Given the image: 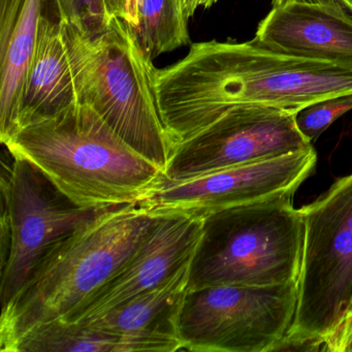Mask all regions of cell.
Segmentation results:
<instances>
[{
  "label": "cell",
  "instance_id": "7",
  "mask_svg": "<svg viewBox=\"0 0 352 352\" xmlns=\"http://www.w3.org/2000/svg\"><path fill=\"white\" fill-rule=\"evenodd\" d=\"M298 281L189 290L181 311L183 350L272 352L294 324Z\"/></svg>",
  "mask_w": 352,
  "mask_h": 352
},
{
  "label": "cell",
  "instance_id": "5",
  "mask_svg": "<svg viewBox=\"0 0 352 352\" xmlns=\"http://www.w3.org/2000/svg\"><path fill=\"white\" fill-rule=\"evenodd\" d=\"M294 193L203 216L189 290L208 286H273L298 281L305 226Z\"/></svg>",
  "mask_w": 352,
  "mask_h": 352
},
{
  "label": "cell",
  "instance_id": "20",
  "mask_svg": "<svg viewBox=\"0 0 352 352\" xmlns=\"http://www.w3.org/2000/svg\"><path fill=\"white\" fill-rule=\"evenodd\" d=\"M323 351L352 352V309L324 338Z\"/></svg>",
  "mask_w": 352,
  "mask_h": 352
},
{
  "label": "cell",
  "instance_id": "2",
  "mask_svg": "<svg viewBox=\"0 0 352 352\" xmlns=\"http://www.w3.org/2000/svg\"><path fill=\"white\" fill-rule=\"evenodd\" d=\"M3 145L80 207L140 203L164 179L160 166L129 147L86 104L20 127Z\"/></svg>",
  "mask_w": 352,
  "mask_h": 352
},
{
  "label": "cell",
  "instance_id": "17",
  "mask_svg": "<svg viewBox=\"0 0 352 352\" xmlns=\"http://www.w3.org/2000/svg\"><path fill=\"white\" fill-rule=\"evenodd\" d=\"M138 20L133 30L152 60L191 43L178 0H138Z\"/></svg>",
  "mask_w": 352,
  "mask_h": 352
},
{
  "label": "cell",
  "instance_id": "9",
  "mask_svg": "<svg viewBox=\"0 0 352 352\" xmlns=\"http://www.w3.org/2000/svg\"><path fill=\"white\" fill-rule=\"evenodd\" d=\"M296 113L238 106L175 147L164 181L178 182L216 170L312 149L296 127Z\"/></svg>",
  "mask_w": 352,
  "mask_h": 352
},
{
  "label": "cell",
  "instance_id": "12",
  "mask_svg": "<svg viewBox=\"0 0 352 352\" xmlns=\"http://www.w3.org/2000/svg\"><path fill=\"white\" fill-rule=\"evenodd\" d=\"M253 41L283 54L352 63V13L337 0H292L273 7Z\"/></svg>",
  "mask_w": 352,
  "mask_h": 352
},
{
  "label": "cell",
  "instance_id": "10",
  "mask_svg": "<svg viewBox=\"0 0 352 352\" xmlns=\"http://www.w3.org/2000/svg\"><path fill=\"white\" fill-rule=\"evenodd\" d=\"M315 150L216 170L188 180H162L140 201L152 213L184 212L205 216L283 193H294L316 166Z\"/></svg>",
  "mask_w": 352,
  "mask_h": 352
},
{
  "label": "cell",
  "instance_id": "4",
  "mask_svg": "<svg viewBox=\"0 0 352 352\" xmlns=\"http://www.w3.org/2000/svg\"><path fill=\"white\" fill-rule=\"evenodd\" d=\"M63 34L78 104L96 111L129 147L164 172L175 145L158 111L156 67L133 25L113 17L104 32L87 38L65 21Z\"/></svg>",
  "mask_w": 352,
  "mask_h": 352
},
{
  "label": "cell",
  "instance_id": "19",
  "mask_svg": "<svg viewBox=\"0 0 352 352\" xmlns=\"http://www.w3.org/2000/svg\"><path fill=\"white\" fill-rule=\"evenodd\" d=\"M65 22L76 32L94 38L108 28L110 16L104 0H60Z\"/></svg>",
  "mask_w": 352,
  "mask_h": 352
},
{
  "label": "cell",
  "instance_id": "22",
  "mask_svg": "<svg viewBox=\"0 0 352 352\" xmlns=\"http://www.w3.org/2000/svg\"><path fill=\"white\" fill-rule=\"evenodd\" d=\"M217 1L218 0H178L181 11H182L183 16L187 21L195 15V12L199 7L209 9L212 6L215 5Z\"/></svg>",
  "mask_w": 352,
  "mask_h": 352
},
{
  "label": "cell",
  "instance_id": "13",
  "mask_svg": "<svg viewBox=\"0 0 352 352\" xmlns=\"http://www.w3.org/2000/svg\"><path fill=\"white\" fill-rule=\"evenodd\" d=\"M191 261L157 287L83 324L118 338L123 352L183 350L179 322L188 292Z\"/></svg>",
  "mask_w": 352,
  "mask_h": 352
},
{
  "label": "cell",
  "instance_id": "16",
  "mask_svg": "<svg viewBox=\"0 0 352 352\" xmlns=\"http://www.w3.org/2000/svg\"><path fill=\"white\" fill-rule=\"evenodd\" d=\"M123 352L118 338L89 324L53 320L26 331L11 352Z\"/></svg>",
  "mask_w": 352,
  "mask_h": 352
},
{
  "label": "cell",
  "instance_id": "11",
  "mask_svg": "<svg viewBox=\"0 0 352 352\" xmlns=\"http://www.w3.org/2000/svg\"><path fill=\"white\" fill-rule=\"evenodd\" d=\"M141 244L118 271L63 321L84 323L145 294L193 258L203 234L204 217L195 213L156 214Z\"/></svg>",
  "mask_w": 352,
  "mask_h": 352
},
{
  "label": "cell",
  "instance_id": "1",
  "mask_svg": "<svg viewBox=\"0 0 352 352\" xmlns=\"http://www.w3.org/2000/svg\"><path fill=\"white\" fill-rule=\"evenodd\" d=\"M158 111L175 147L238 106L296 113L352 94V63L275 52L254 41L191 45L178 63L155 69Z\"/></svg>",
  "mask_w": 352,
  "mask_h": 352
},
{
  "label": "cell",
  "instance_id": "21",
  "mask_svg": "<svg viewBox=\"0 0 352 352\" xmlns=\"http://www.w3.org/2000/svg\"><path fill=\"white\" fill-rule=\"evenodd\" d=\"M110 18L125 20L133 28L138 25V0H104Z\"/></svg>",
  "mask_w": 352,
  "mask_h": 352
},
{
  "label": "cell",
  "instance_id": "8",
  "mask_svg": "<svg viewBox=\"0 0 352 352\" xmlns=\"http://www.w3.org/2000/svg\"><path fill=\"white\" fill-rule=\"evenodd\" d=\"M112 208L80 207L28 160L13 156L9 164L3 158L1 218L9 223L11 242L1 265V306L23 287L53 245Z\"/></svg>",
  "mask_w": 352,
  "mask_h": 352
},
{
  "label": "cell",
  "instance_id": "3",
  "mask_svg": "<svg viewBox=\"0 0 352 352\" xmlns=\"http://www.w3.org/2000/svg\"><path fill=\"white\" fill-rule=\"evenodd\" d=\"M157 215L141 203L117 206L53 245L1 308L0 351L32 327L65 320L135 252Z\"/></svg>",
  "mask_w": 352,
  "mask_h": 352
},
{
  "label": "cell",
  "instance_id": "14",
  "mask_svg": "<svg viewBox=\"0 0 352 352\" xmlns=\"http://www.w3.org/2000/svg\"><path fill=\"white\" fill-rule=\"evenodd\" d=\"M65 21L61 5L52 8L41 19L36 48L26 75L17 131L30 123L52 118L78 104L63 38Z\"/></svg>",
  "mask_w": 352,
  "mask_h": 352
},
{
  "label": "cell",
  "instance_id": "15",
  "mask_svg": "<svg viewBox=\"0 0 352 352\" xmlns=\"http://www.w3.org/2000/svg\"><path fill=\"white\" fill-rule=\"evenodd\" d=\"M60 0H0V141L17 131L28 67L43 16Z\"/></svg>",
  "mask_w": 352,
  "mask_h": 352
},
{
  "label": "cell",
  "instance_id": "18",
  "mask_svg": "<svg viewBox=\"0 0 352 352\" xmlns=\"http://www.w3.org/2000/svg\"><path fill=\"white\" fill-rule=\"evenodd\" d=\"M352 110V94L325 98L305 107L294 114L300 133L313 143L333 122Z\"/></svg>",
  "mask_w": 352,
  "mask_h": 352
},
{
  "label": "cell",
  "instance_id": "23",
  "mask_svg": "<svg viewBox=\"0 0 352 352\" xmlns=\"http://www.w3.org/2000/svg\"><path fill=\"white\" fill-rule=\"evenodd\" d=\"M288 1H292V0H272V6L277 7V6L288 3ZM302 1H319V0H302ZM337 1L341 3L350 13H352V0H337Z\"/></svg>",
  "mask_w": 352,
  "mask_h": 352
},
{
  "label": "cell",
  "instance_id": "24",
  "mask_svg": "<svg viewBox=\"0 0 352 352\" xmlns=\"http://www.w3.org/2000/svg\"><path fill=\"white\" fill-rule=\"evenodd\" d=\"M351 309H352V304H351V306H350L349 310H351Z\"/></svg>",
  "mask_w": 352,
  "mask_h": 352
},
{
  "label": "cell",
  "instance_id": "6",
  "mask_svg": "<svg viewBox=\"0 0 352 352\" xmlns=\"http://www.w3.org/2000/svg\"><path fill=\"white\" fill-rule=\"evenodd\" d=\"M300 213L304 250L298 306L287 335L324 340L352 304V174Z\"/></svg>",
  "mask_w": 352,
  "mask_h": 352
}]
</instances>
